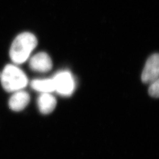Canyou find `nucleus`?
I'll return each instance as SVG.
<instances>
[{
  "mask_svg": "<svg viewBox=\"0 0 159 159\" xmlns=\"http://www.w3.org/2000/svg\"><path fill=\"white\" fill-rule=\"evenodd\" d=\"M29 66L34 71L46 73L52 67L51 58L46 52H39L35 54L30 60Z\"/></svg>",
  "mask_w": 159,
  "mask_h": 159,
  "instance_id": "39448f33",
  "label": "nucleus"
},
{
  "mask_svg": "<svg viewBox=\"0 0 159 159\" xmlns=\"http://www.w3.org/2000/svg\"><path fill=\"white\" fill-rule=\"evenodd\" d=\"M40 112L43 114L51 113L56 107V98L50 93H41L37 99Z\"/></svg>",
  "mask_w": 159,
  "mask_h": 159,
  "instance_id": "0eeeda50",
  "label": "nucleus"
},
{
  "mask_svg": "<svg viewBox=\"0 0 159 159\" xmlns=\"http://www.w3.org/2000/svg\"><path fill=\"white\" fill-rule=\"evenodd\" d=\"M30 101V94L27 92L21 90L14 92L9 99L8 105L12 110L20 111L27 107Z\"/></svg>",
  "mask_w": 159,
  "mask_h": 159,
  "instance_id": "423d86ee",
  "label": "nucleus"
},
{
  "mask_svg": "<svg viewBox=\"0 0 159 159\" xmlns=\"http://www.w3.org/2000/svg\"><path fill=\"white\" fill-rule=\"evenodd\" d=\"M159 57L154 54L147 61L142 74V80L144 83H151L159 79Z\"/></svg>",
  "mask_w": 159,
  "mask_h": 159,
  "instance_id": "20e7f679",
  "label": "nucleus"
},
{
  "mask_svg": "<svg viewBox=\"0 0 159 159\" xmlns=\"http://www.w3.org/2000/svg\"><path fill=\"white\" fill-rule=\"evenodd\" d=\"M37 39L34 34L24 32L19 34L13 41L10 50V57L16 64L25 63L37 46Z\"/></svg>",
  "mask_w": 159,
  "mask_h": 159,
  "instance_id": "f257e3e1",
  "label": "nucleus"
},
{
  "mask_svg": "<svg viewBox=\"0 0 159 159\" xmlns=\"http://www.w3.org/2000/svg\"><path fill=\"white\" fill-rule=\"evenodd\" d=\"M148 93L152 97L158 98L159 96V81L156 80L153 82L150 83L148 89Z\"/></svg>",
  "mask_w": 159,
  "mask_h": 159,
  "instance_id": "1a4fd4ad",
  "label": "nucleus"
},
{
  "mask_svg": "<svg viewBox=\"0 0 159 159\" xmlns=\"http://www.w3.org/2000/svg\"><path fill=\"white\" fill-rule=\"evenodd\" d=\"M55 91L62 96H68L72 94L75 89L74 78L67 71H60L52 78Z\"/></svg>",
  "mask_w": 159,
  "mask_h": 159,
  "instance_id": "7ed1b4c3",
  "label": "nucleus"
},
{
  "mask_svg": "<svg viewBox=\"0 0 159 159\" xmlns=\"http://www.w3.org/2000/svg\"><path fill=\"white\" fill-rule=\"evenodd\" d=\"M31 88L41 93H50L55 91V87L52 79H35L31 82Z\"/></svg>",
  "mask_w": 159,
  "mask_h": 159,
  "instance_id": "6e6552de",
  "label": "nucleus"
},
{
  "mask_svg": "<svg viewBox=\"0 0 159 159\" xmlns=\"http://www.w3.org/2000/svg\"><path fill=\"white\" fill-rule=\"evenodd\" d=\"M0 80L3 89L7 92L21 90L28 84V78L21 69L14 64H7L2 72Z\"/></svg>",
  "mask_w": 159,
  "mask_h": 159,
  "instance_id": "f03ea898",
  "label": "nucleus"
}]
</instances>
